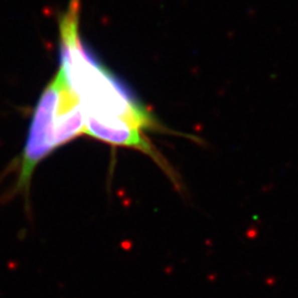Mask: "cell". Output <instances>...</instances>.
Wrapping results in <instances>:
<instances>
[{
    "label": "cell",
    "mask_w": 298,
    "mask_h": 298,
    "mask_svg": "<svg viewBox=\"0 0 298 298\" xmlns=\"http://www.w3.org/2000/svg\"><path fill=\"white\" fill-rule=\"evenodd\" d=\"M85 134V116L75 92L59 66L36 105L25 147L17 159V179L0 198V204L22 197L31 219L30 186L40 163L58 148Z\"/></svg>",
    "instance_id": "cell-2"
},
{
    "label": "cell",
    "mask_w": 298,
    "mask_h": 298,
    "mask_svg": "<svg viewBox=\"0 0 298 298\" xmlns=\"http://www.w3.org/2000/svg\"><path fill=\"white\" fill-rule=\"evenodd\" d=\"M59 36L60 68L81 102L86 135L98 139L115 128L160 129L153 115L84 46L80 35V0H70L59 22Z\"/></svg>",
    "instance_id": "cell-1"
}]
</instances>
